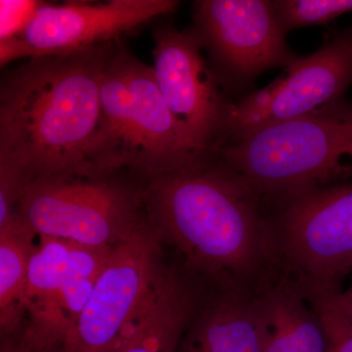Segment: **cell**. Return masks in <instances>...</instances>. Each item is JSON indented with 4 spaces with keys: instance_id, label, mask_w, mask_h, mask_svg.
Instances as JSON below:
<instances>
[{
    "instance_id": "6da1fadb",
    "label": "cell",
    "mask_w": 352,
    "mask_h": 352,
    "mask_svg": "<svg viewBox=\"0 0 352 352\" xmlns=\"http://www.w3.org/2000/svg\"><path fill=\"white\" fill-rule=\"evenodd\" d=\"M259 194L206 157L144 183L146 219L175 245L186 267L221 293H256L279 265L276 234L258 210Z\"/></svg>"
},
{
    "instance_id": "7a4b0ae2",
    "label": "cell",
    "mask_w": 352,
    "mask_h": 352,
    "mask_svg": "<svg viewBox=\"0 0 352 352\" xmlns=\"http://www.w3.org/2000/svg\"><path fill=\"white\" fill-rule=\"evenodd\" d=\"M117 47L31 58L0 87V187L21 194L39 178L85 163L101 115L106 69Z\"/></svg>"
},
{
    "instance_id": "3957f363",
    "label": "cell",
    "mask_w": 352,
    "mask_h": 352,
    "mask_svg": "<svg viewBox=\"0 0 352 352\" xmlns=\"http://www.w3.org/2000/svg\"><path fill=\"white\" fill-rule=\"evenodd\" d=\"M101 115L85 163L144 183L196 163L201 153L164 100L153 67L117 47L102 82Z\"/></svg>"
},
{
    "instance_id": "277c9868",
    "label": "cell",
    "mask_w": 352,
    "mask_h": 352,
    "mask_svg": "<svg viewBox=\"0 0 352 352\" xmlns=\"http://www.w3.org/2000/svg\"><path fill=\"white\" fill-rule=\"evenodd\" d=\"M227 168L259 195L286 199L352 177V103L314 112L233 139L221 150Z\"/></svg>"
},
{
    "instance_id": "5b68a950",
    "label": "cell",
    "mask_w": 352,
    "mask_h": 352,
    "mask_svg": "<svg viewBox=\"0 0 352 352\" xmlns=\"http://www.w3.org/2000/svg\"><path fill=\"white\" fill-rule=\"evenodd\" d=\"M143 188L122 177V171L105 173L85 163L25 185L18 219L34 235L116 247L143 219Z\"/></svg>"
},
{
    "instance_id": "8992f818",
    "label": "cell",
    "mask_w": 352,
    "mask_h": 352,
    "mask_svg": "<svg viewBox=\"0 0 352 352\" xmlns=\"http://www.w3.org/2000/svg\"><path fill=\"white\" fill-rule=\"evenodd\" d=\"M161 243L143 217L131 235L116 245L60 352H115L163 272Z\"/></svg>"
},
{
    "instance_id": "52a82bcc",
    "label": "cell",
    "mask_w": 352,
    "mask_h": 352,
    "mask_svg": "<svg viewBox=\"0 0 352 352\" xmlns=\"http://www.w3.org/2000/svg\"><path fill=\"white\" fill-rule=\"evenodd\" d=\"M288 200L275 230L285 273L319 288L342 289L340 282L352 271V183Z\"/></svg>"
},
{
    "instance_id": "ba28073f",
    "label": "cell",
    "mask_w": 352,
    "mask_h": 352,
    "mask_svg": "<svg viewBox=\"0 0 352 352\" xmlns=\"http://www.w3.org/2000/svg\"><path fill=\"white\" fill-rule=\"evenodd\" d=\"M193 31L220 71L236 82H250L275 67L288 68L298 59L271 1H198Z\"/></svg>"
},
{
    "instance_id": "9c48e42d",
    "label": "cell",
    "mask_w": 352,
    "mask_h": 352,
    "mask_svg": "<svg viewBox=\"0 0 352 352\" xmlns=\"http://www.w3.org/2000/svg\"><path fill=\"white\" fill-rule=\"evenodd\" d=\"M351 85L352 27L310 56L298 58L284 76L241 101L235 138L339 100Z\"/></svg>"
},
{
    "instance_id": "30bf717a",
    "label": "cell",
    "mask_w": 352,
    "mask_h": 352,
    "mask_svg": "<svg viewBox=\"0 0 352 352\" xmlns=\"http://www.w3.org/2000/svg\"><path fill=\"white\" fill-rule=\"evenodd\" d=\"M154 39L153 71L160 92L197 149L208 153L222 131L228 104L201 56L200 39L194 31L168 27L157 29Z\"/></svg>"
},
{
    "instance_id": "8fae6325",
    "label": "cell",
    "mask_w": 352,
    "mask_h": 352,
    "mask_svg": "<svg viewBox=\"0 0 352 352\" xmlns=\"http://www.w3.org/2000/svg\"><path fill=\"white\" fill-rule=\"evenodd\" d=\"M175 0H111L106 3H43L21 38L39 56L63 54L111 43L147 21L173 12Z\"/></svg>"
},
{
    "instance_id": "7c38bea8",
    "label": "cell",
    "mask_w": 352,
    "mask_h": 352,
    "mask_svg": "<svg viewBox=\"0 0 352 352\" xmlns=\"http://www.w3.org/2000/svg\"><path fill=\"white\" fill-rule=\"evenodd\" d=\"M198 295L180 271L164 266L151 296L115 352H178L195 318Z\"/></svg>"
},
{
    "instance_id": "4fadbf2b",
    "label": "cell",
    "mask_w": 352,
    "mask_h": 352,
    "mask_svg": "<svg viewBox=\"0 0 352 352\" xmlns=\"http://www.w3.org/2000/svg\"><path fill=\"white\" fill-rule=\"evenodd\" d=\"M190 327L178 352H266L270 328L256 293H221Z\"/></svg>"
},
{
    "instance_id": "5bb4252c",
    "label": "cell",
    "mask_w": 352,
    "mask_h": 352,
    "mask_svg": "<svg viewBox=\"0 0 352 352\" xmlns=\"http://www.w3.org/2000/svg\"><path fill=\"white\" fill-rule=\"evenodd\" d=\"M270 328L266 352H329L325 325L309 296L284 274L256 292Z\"/></svg>"
},
{
    "instance_id": "9a60e30c",
    "label": "cell",
    "mask_w": 352,
    "mask_h": 352,
    "mask_svg": "<svg viewBox=\"0 0 352 352\" xmlns=\"http://www.w3.org/2000/svg\"><path fill=\"white\" fill-rule=\"evenodd\" d=\"M115 247H92L41 236L28 271L22 312L30 303L59 291L76 280L98 278Z\"/></svg>"
},
{
    "instance_id": "2e32d148",
    "label": "cell",
    "mask_w": 352,
    "mask_h": 352,
    "mask_svg": "<svg viewBox=\"0 0 352 352\" xmlns=\"http://www.w3.org/2000/svg\"><path fill=\"white\" fill-rule=\"evenodd\" d=\"M32 231L19 219L0 227V326L2 338L21 331L28 271L36 250Z\"/></svg>"
},
{
    "instance_id": "e0dca14e",
    "label": "cell",
    "mask_w": 352,
    "mask_h": 352,
    "mask_svg": "<svg viewBox=\"0 0 352 352\" xmlns=\"http://www.w3.org/2000/svg\"><path fill=\"white\" fill-rule=\"evenodd\" d=\"M272 3L286 32L307 25L327 24L352 11V0H282Z\"/></svg>"
},
{
    "instance_id": "ac0fdd59",
    "label": "cell",
    "mask_w": 352,
    "mask_h": 352,
    "mask_svg": "<svg viewBox=\"0 0 352 352\" xmlns=\"http://www.w3.org/2000/svg\"><path fill=\"white\" fill-rule=\"evenodd\" d=\"M305 292L319 314L327 330L329 352H352V325L333 302L330 289L307 286Z\"/></svg>"
},
{
    "instance_id": "d6986e66",
    "label": "cell",
    "mask_w": 352,
    "mask_h": 352,
    "mask_svg": "<svg viewBox=\"0 0 352 352\" xmlns=\"http://www.w3.org/2000/svg\"><path fill=\"white\" fill-rule=\"evenodd\" d=\"M43 2L30 0L0 1V39L20 36Z\"/></svg>"
},
{
    "instance_id": "ffe728a7",
    "label": "cell",
    "mask_w": 352,
    "mask_h": 352,
    "mask_svg": "<svg viewBox=\"0 0 352 352\" xmlns=\"http://www.w3.org/2000/svg\"><path fill=\"white\" fill-rule=\"evenodd\" d=\"M38 56V51L34 50L21 36L0 39V61H1V66L8 64L9 62L13 61V60L19 59V58Z\"/></svg>"
},
{
    "instance_id": "44dd1931",
    "label": "cell",
    "mask_w": 352,
    "mask_h": 352,
    "mask_svg": "<svg viewBox=\"0 0 352 352\" xmlns=\"http://www.w3.org/2000/svg\"><path fill=\"white\" fill-rule=\"evenodd\" d=\"M1 352H60V349H39L25 342L20 333L2 338Z\"/></svg>"
},
{
    "instance_id": "7402d4cb",
    "label": "cell",
    "mask_w": 352,
    "mask_h": 352,
    "mask_svg": "<svg viewBox=\"0 0 352 352\" xmlns=\"http://www.w3.org/2000/svg\"><path fill=\"white\" fill-rule=\"evenodd\" d=\"M333 300L336 305L352 325V280L344 289H332Z\"/></svg>"
}]
</instances>
